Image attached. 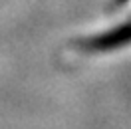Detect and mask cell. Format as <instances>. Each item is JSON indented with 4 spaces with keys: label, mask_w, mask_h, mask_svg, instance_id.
Listing matches in <instances>:
<instances>
[{
    "label": "cell",
    "mask_w": 131,
    "mask_h": 129,
    "mask_svg": "<svg viewBox=\"0 0 131 129\" xmlns=\"http://www.w3.org/2000/svg\"><path fill=\"white\" fill-rule=\"evenodd\" d=\"M115 22L72 38L66 52L78 58H103L131 46V16H115Z\"/></svg>",
    "instance_id": "cell-1"
},
{
    "label": "cell",
    "mask_w": 131,
    "mask_h": 129,
    "mask_svg": "<svg viewBox=\"0 0 131 129\" xmlns=\"http://www.w3.org/2000/svg\"><path fill=\"white\" fill-rule=\"evenodd\" d=\"M111 16H131V0H105Z\"/></svg>",
    "instance_id": "cell-2"
}]
</instances>
